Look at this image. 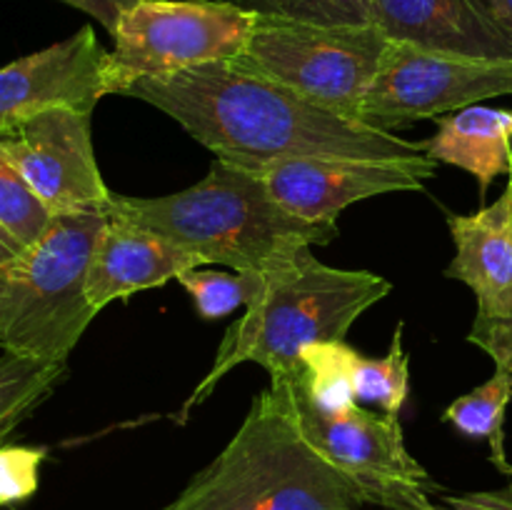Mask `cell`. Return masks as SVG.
Instances as JSON below:
<instances>
[{
	"label": "cell",
	"instance_id": "6da1fadb",
	"mask_svg": "<svg viewBox=\"0 0 512 510\" xmlns=\"http://www.w3.org/2000/svg\"><path fill=\"white\" fill-rule=\"evenodd\" d=\"M123 95L163 110L218 160L245 170L293 158L403 160L425 155L423 143L320 108L238 58L165 78H143Z\"/></svg>",
	"mask_w": 512,
	"mask_h": 510
},
{
	"label": "cell",
	"instance_id": "7a4b0ae2",
	"mask_svg": "<svg viewBox=\"0 0 512 510\" xmlns=\"http://www.w3.org/2000/svg\"><path fill=\"white\" fill-rule=\"evenodd\" d=\"M393 290L370 270H345L320 263L303 248L293 260L258 273L245 313L225 330L213 368L180 408V423L210 398L220 380L240 363H258L270 383L303 375V350L345 340L355 320Z\"/></svg>",
	"mask_w": 512,
	"mask_h": 510
},
{
	"label": "cell",
	"instance_id": "3957f363",
	"mask_svg": "<svg viewBox=\"0 0 512 510\" xmlns=\"http://www.w3.org/2000/svg\"><path fill=\"white\" fill-rule=\"evenodd\" d=\"M108 213L155 230L203 265H228L235 273H265L303 248L338 238V223L295 218L258 175L218 158L190 188L158 198L113 195Z\"/></svg>",
	"mask_w": 512,
	"mask_h": 510
},
{
	"label": "cell",
	"instance_id": "277c9868",
	"mask_svg": "<svg viewBox=\"0 0 512 510\" xmlns=\"http://www.w3.org/2000/svg\"><path fill=\"white\" fill-rule=\"evenodd\" d=\"M358 488L305 440L288 380L253 398L230 443L160 510H358Z\"/></svg>",
	"mask_w": 512,
	"mask_h": 510
},
{
	"label": "cell",
	"instance_id": "5b68a950",
	"mask_svg": "<svg viewBox=\"0 0 512 510\" xmlns=\"http://www.w3.org/2000/svg\"><path fill=\"white\" fill-rule=\"evenodd\" d=\"M108 213L55 215L33 245L0 265V350L40 363L68 355L98 315L85 280Z\"/></svg>",
	"mask_w": 512,
	"mask_h": 510
},
{
	"label": "cell",
	"instance_id": "8992f818",
	"mask_svg": "<svg viewBox=\"0 0 512 510\" xmlns=\"http://www.w3.org/2000/svg\"><path fill=\"white\" fill-rule=\"evenodd\" d=\"M390 40L378 25H310L258 18L240 63L360 123L363 100Z\"/></svg>",
	"mask_w": 512,
	"mask_h": 510
},
{
	"label": "cell",
	"instance_id": "52a82bcc",
	"mask_svg": "<svg viewBox=\"0 0 512 510\" xmlns=\"http://www.w3.org/2000/svg\"><path fill=\"white\" fill-rule=\"evenodd\" d=\"M258 15L228 0H138L110 35V95L243 55Z\"/></svg>",
	"mask_w": 512,
	"mask_h": 510
},
{
	"label": "cell",
	"instance_id": "ba28073f",
	"mask_svg": "<svg viewBox=\"0 0 512 510\" xmlns=\"http://www.w3.org/2000/svg\"><path fill=\"white\" fill-rule=\"evenodd\" d=\"M288 383L305 440L358 488L363 503L390 510H435L430 495L438 485L405 448L398 418L375 415L360 405L325 413L310 403L298 380Z\"/></svg>",
	"mask_w": 512,
	"mask_h": 510
},
{
	"label": "cell",
	"instance_id": "9c48e42d",
	"mask_svg": "<svg viewBox=\"0 0 512 510\" xmlns=\"http://www.w3.org/2000/svg\"><path fill=\"white\" fill-rule=\"evenodd\" d=\"M500 95H512L510 58H473L390 43L358 120L393 133Z\"/></svg>",
	"mask_w": 512,
	"mask_h": 510
},
{
	"label": "cell",
	"instance_id": "30bf717a",
	"mask_svg": "<svg viewBox=\"0 0 512 510\" xmlns=\"http://www.w3.org/2000/svg\"><path fill=\"white\" fill-rule=\"evenodd\" d=\"M88 110L50 108L0 138V153L20 170L53 215L108 213L113 195L100 175Z\"/></svg>",
	"mask_w": 512,
	"mask_h": 510
},
{
	"label": "cell",
	"instance_id": "8fae6325",
	"mask_svg": "<svg viewBox=\"0 0 512 510\" xmlns=\"http://www.w3.org/2000/svg\"><path fill=\"white\" fill-rule=\"evenodd\" d=\"M280 208L308 223H338L348 205L375 195L423 190L438 163L428 153L403 160L293 158L255 168Z\"/></svg>",
	"mask_w": 512,
	"mask_h": 510
},
{
	"label": "cell",
	"instance_id": "7c38bea8",
	"mask_svg": "<svg viewBox=\"0 0 512 510\" xmlns=\"http://www.w3.org/2000/svg\"><path fill=\"white\" fill-rule=\"evenodd\" d=\"M110 95V50L90 25L0 68V138L50 108L93 113Z\"/></svg>",
	"mask_w": 512,
	"mask_h": 510
},
{
	"label": "cell",
	"instance_id": "4fadbf2b",
	"mask_svg": "<svg viewBox=\"0 0 512 510\" xmlns=\"http://www.w3.org/2000/svg\"><path fill=\"white\" fill-rule=\"evenodd\" d=\"M200 265L203 263L195 255L178 248L155 230L108 213V220L95 240L85 290L90 305L100 313L113 300H125L140 290L178 280L180 275Z\"/></svg>",
	"mask_w": 512,
	"mask_h": 510
},
{
	"label": "cell",
	"instance_id": "5bb4252c",
	"mask_svg": "<svg viewBox=\"0 0 512 510\" xmlns=\"http://www.w3.org/2000/svg\"><path fill=\"white\" fill-rule=\"evenodd\" d=\"M373 23L390 43L512 60V40L478 0H373Z\"/></svg>",
	"mask_w": 512,
	"mask_h": 510
},
{
	"label": "cell",
	"instance_id": "9a60e30c",
	"mask_svg": "<svg viewBox=\"0 0 512 510\" xmlns=\"http://www.w3.org/2000/svg\"><path fill=\"white\" fill-rule=\"evenodd\" d=\"M455 255L445 275L478 298L475 320L512 318V183L495 203L470 215H448Z\"/></svg>",
	"mask_w": 512,
	"mask_h": 510
},
{
	"label": "cell",
	"instance_id": "2e32d148",
	"mask_svg": "<svg viewBox=\"0 0 512 510\" xmlns=\"http://www.w3.org/2000/svg\"><path fill=\"white\" fill-rule=\"evenodd\" d=\"M512 110L470 105L458 113L440 115L438 130L425 140V153L435 163L463 168L488 193L498 175H510Z\"/></svg>",
	"mask_w": 512,
	"mask_h": 510
},
{
	"label": "cell",
	"instance_id": "e0dca14e",
	"mask_svg": "<svg viewBox=\"0 0 512 510\" xmlns=\"http://www.w3.org/2000/svg\"><path fill=\"white\" fill-rule=\"evenodd\" d=\"M512 400V373L495 365V373L470 390L460 395L445 408L443 420L453 425L465 438L485 440L490 445V460L503 475H512V463L505 450V413Z\"/></svg>",
	"mask_w": 512,
	"mask_h": 510
},
{
	"label": "cell",
	"instance_id": "ac0fdd59",
	"mask_svg": "<svg viewBox=\"0 0 512 510\" xmlns=\"http://www.w3.org/2000/svg\"><path fill=\"white\" fill-rule=\"evenodd\" d=\"M68 363H40L20 355H0V445L53 395Z\"/></svg>",
	"mask_w": 512,
	"mask_h": 510
},
{
	"label": "cell",
	"instance_id": "d6986e66",
	"mask_svg": "<svg viewBox=\"0 0 512 510\" xmlns=\"http://www.w3.org/2000/svg\"><path fill=\"white\" fill-rule=\"evenodd\" d=\"M358 350L345 345V340L335 343H318L303 350V375L298 385L313 405L325 413L358 405L353 390V360Z\"/></svg>",
	"mask_w": 512,
	"mask_h": 510
},
{
	"label": "cell",
	"instance_id": "ffe728a7",
	"mask_svg": "<svg viewBox=\"0 0 512 510\" xmlns=\"http://www.w3.org/2000/svg\"><path fill=\"white\" fill-rule=\"evenodd\" d=\"M353 390L358 403H375L385 410V415L398 418L410 390V360L403 348V323L395 328L383 358L373 360L360 353L355 355Z\"/></svg>",
	"mask_w": 512,
	"mask_h": 510
},
{
	"label": "cell",
	"instance_id": "44dd1931",
	"mask_svg": "<svg viewBox=\"0 0 512 510\" xmlns=\"http://www.w3.org/2000/svg\"><path fill=\"white\" fill-rule=\"evenodd\" d=\"M203 320H220L250 303L258 273H230L218 268H193L178 278Z\"/></svg>",
	"mask_w": 512,
	"mask_h": 510
},
{
	"label": "cell",
	"instance_id": "7402d4cb",
	"mask_svg": "<svg viewBox=\"0 0 512 510\" xmlns=\"http://www.w3.org/2000/svg\"><path fill=\"white\" fill-rule=\"evenodd\" d=\"M55 215L33 193L20 170L0 153V228L28 248L50 228Z\"/></svg>",
	"mask_w": 512,
	"mask_h": 510
},
{
	"label": "cell",
	"instance_id": "603a6c76",
	"mask_svg": "<svg viewBox=\"0 0 512 510\" xmlns=\"http://www.w3.org/2000/svg\"><path fill=\"white\" fill-rule=\"evenodd\" d=\"M258 18L310 25H375L373 0H228Z\"/></svg>",
	"mask_w": 512,
	"mask_h": 510
},
{
	"label": "cell",
	"instance_id": "cb8c5ba5",
	"mask_svg": "<svg viewBox=\"0 0 512 510\" xmlns=\"http://www.w3.org/2000/svg\"><path fill=\"white\" fill-rule=\"evenodd\" d=\"M45 455L48 450L33 445H0V508L23 503L38 490Z\"/></svg>",
	"mask_w": 512,
	"mask_h": 510
},
{
	"label": "cell",
	"instance_id": "d4e9b609",
	"mask_svg": "<svg viewBox=\"0 0 512 510\" xmlns=\"http://www.w3.org/2000/svg\"><path fill=\"white\" fill-rule=\"evenodd\" d=\"M468 343L478 345L480 350H485V353L493 358V363L498 365V368H505L512 373V318L475 320L473 328H470L468 333Z\"/></svg>",
	"mask_w": 512,
	"mask_h": 510
},
{
	"label": "cell",
	"instance_id": "484cf974",
	"mask_svg": "<svg viewBox=\"0 0 512 510\" xmlns=\"http://www.w3.org/2000/svg\"><path fill=\"white\" fill-rule=\"evenodd\" d=\"M435 510H512V488L448 495Z\"/></svg>",
	"mask_w": 512,
	"mask_h": 510
},
{
	"label": "cell",
	"instance_id": "4316f807",
	"mask_svg": "<svg viewBox=\"0 0 512 510\" xmlns=\"http://www.w3.org/2000/svg\"><path fill=\"white\" fill-rule=\"evenodd\" d=\"M60 3L83 10L85 15L98 20V23L113 35L115 28H118L120 18H123V15L128 13L138 0H60Z\"/></svg>",
	"mask_w": 512,
	"mask_h": 510
},
{
	"label": "cell",
	"instance_id": "83f0119b",
	"mask_svg": "<svg viewBox=\"0 0 512 510\" xmlns=\"http://www.w3.org/2000/svg\"><path fill=\"white\" fill-rule=\"evenodd\" d=\"M480 8L495 20L500 30L512 40V0H478Z\"/></svg>",
	"mask_w": 512,
	"mask_h": 510
},
{
	"label": "cell",
	"instance_id": "f1b7e54d",
	"mask_svg": "<svg viewBox=\"0 0 512 510\" xmlns=\"http://www.w3.org/2000/svg\"><path fill=\"white\" fill-rule=\"evenodd\" d=\"M23 250H25V245L20 243V240H15L8 230L0 228V265L8 263V260H13L15 255H20Z\"/></svg>",
	"mask_w": 512,
	"mask_h": 510
},
{
	"label": "cell",
	"instance_id": "f546056e",
	"mask_svg": "<svg viewBox=\"0 0 512 510\" xmlns=\"http://www.w3.org/2000/svg\"><path fill=\"white\" fill-rule=\"evenodd\" d=\"M510 178H512V138H510Z\"/></svg>",
	"mask_w": 512,
	"mask_h": 510
}]
</instances>
